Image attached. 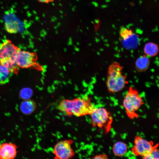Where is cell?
I'll return each instance as SVG.
<instances>
[{"label": "cell", "mask_w": 159, "mask_h": 159, "mask_svg": "<svg viewBox=\"0 0 159 159\" xmlns=\"http://www.w3.org/2000/svg\"><path fill=\"white\" fill-rule=\"evenodd\" d=\"M55 33H56L58 34V32L57 31H55Z\"/></svg>", "instance_id": "f1b7e54d"}, {"label": "cell", "mask_w": 159, "mask_h": 159, "mask_svg": "<svg viewBox=\"0 0 159 159\" xmlns=\"http://www.w3.org/2000/svg\"><path fill=\"white\" fill-rule=\"evenodd\" d=\"M59 1H61V0H59Z\"/></svg>", "instance_id": "e575fe53"}, {"label": "cell", "mask_w": 159, "mask_h": 159, "mask_svg": "<svg viewBox=\"0 0 159 159\" xmlns=\"http://www.w3.org/2000/svg\"><path fill=\"white\" fill-rule=\"evenodd\" d=\"M37 59L36 53L20 50L17 53V62L19 67L27 69L35 67Z\"/></svg>", "instance_id": "52a82bcc"}, {"label": "cell", "mask_w": 159, "mask_h": 159, "mask_svg": "<svg viewBox=\"0 0 159 159\" xmlns=\"http://www.w3.org/2000/svg\"><path fill=\"white\" fill-rule=\"evenodd\" d=\"M20 50L9 40H5L0 44V64L7 67L15 74L19 71L17 58Z\"/></svg>", "instance_id": "7a4b0ae2"}, {"label": "cell", "mask_w": 159, "mask_h": 159, "mask_svg": "<svg viewBox=\"0 0 159 159\" xmlns=\"http://www.w3.org/2000/svg\"><path fill=\"white\" fill-rule=\"evenodd\" d=\"M59 5L60 6H62V4L61 3H59Z\"/></svg>", "instance_id": "d4e9b609"}, {"label": "cell", "mask_w": 159, "mask_h": 159, "mask_svg": "<svg viewBox=\"0 0 159 159\" xmlns=\"http://www.w3.org/2000/svg\"><path fill=\"white\" fill-rule=\"evenodd\" d=\"M58 28V27L57 26H54V29H55V30H56Z\"/></svg>", "instance_id": "603a6c76"}, {"label": "cell", "mask_w": 159, "mask_h": 159, "mask_svg": "<svg viewBox=\"0 0 159 159\" xmlns=\"http://www.w3.org/2000/svg\"><path fill=\"white\" fill-rule=\"evenodd\" d=\"M13 74L8 68L0 64V85L8 83Z\"/></svg>", "instance_id": "4fadbf2b"}, {"label": "cell", "mask_w": 159, "mask_h": 159, "mask_svg": "<svg viewBox=\"0 0 159 159\" xmlns=\"http://www.w3.org/2000/svg\"><path fill=\"white\" fill-rule=\"evenodd\" d=\"M80 31L81 32H82V31L81 30H80Z\"/></svg>", "instance_id": "d6a6232c"}, {"label": "cell", "mask_w": 159, "mask_h": 159, "mask_svg": "<svg viewBox=\"0 0 159 159\" xmlns=\"http://www.w3.org/2000/svg\"><path fill=\"white\" fill-rule=\"evenodd\" d=\"M38 1L42 3H47L49 2V0H38Z\"/></svg>", "instance_id": "ffe728a7"}, {"label": "cell", "mask_w": 159, "mask_h": 159, "mask_svg": "<svg viewBox=\"0 0 159 159\" xmlns=\"http://www.w3.org/2000/svg\"><path fill=\"white\" fill-rule=\"evenodd\" d=\"M94 105L88 96L72 99H64L60 101L58 108L65 115L76 117L90 115L95 108Z\"/></svg>", "instance_id": "6da1fadb"}, {"label": "cell", "mask_w": 159, "mask_h": 159, "mask_svg": "<svg viewBox=\"0 0 159 159\" xmlns=\"http://www.w3.org/2000/svg\"><path fill=\"white\" fill-rule=\"evenodd\" d=\"M53 0H49V2H53Z\"/></svg>", "instance_id": "83f0119b"}, {"label": "cell", "mask_w": 159, "mask_h": 159, "mask_svg": "<svg viewBox=\"0 0 159 159\" xmlns=\"http://www.w3.org/2000/svg\"><path fill=\"white\" fill-rule=\"evenodd\" d=\"M32 95L31 91L29 90L25 89L23 90L21 93V96L23 98L26 100H28V98H30Z\"/></svg>", "instance_id": "2e32d148"}, {"label": "cell", "mask_w": 159, "mask_h": 159, "mask_svg": "<svg viewBox=\"0 0 159 159\" xmlns=\"http://www.w3.org/2000/svg\"><path fill=\"white\" fill-rule=\"evenodd\" d=\"M93 158L96 159H105L107 158V157L105 155H99L96 156Z\"/></svg>", "instance_id": "ac0fdd59"}, {"label": "cell", "mask_w": 159, "mask_h": 159, "mask_svg": "<svg viewBox=\"0 0 159 159\" xmlns=\"http://www.w3.org/2000/svg\"><path fill=\"white\" fill-rule=\"evenodd\" d=\"M57 20V17L55 16H53L52 17L51 21L52 22H55Z\"/></svg>", "instance_id": "d6986e66"}, {"label": "cell", "mask_w": 159, "mask_h": 159, "mask_svg": "<svg viewBox=\"0 0 159 159\" xmlns=\"http://www.w3.org/2000/svg\"><path fill=\"white\" fill-rule=\"evenodd\" d=\"M61 23H60V22H58L57 23V27H58V28H59V27L61 25Z\"/></svg>", "instance_id": "7402d4cb"}, {"label": "cell", "mask_w": 159, "mask_h": 159, "mask_svg": "<svg viewBox=\"0 0 159 159\" xmlns=\"http://www.w3.org/2000/svg\"><path fill=\"white\" fill-rule=\"evenodd\" d=\"M123 67L117 62H114L108 67L106 85L110 93L120 92L127 83V76L122 74Z\"/></svg>", "instance_id": "3957f363"}, {"label": "cell", "mask_w": 159, "mask_h": 159, "mask_svg": "<svg viewBox=\"0 0 159 159\" xmlns=\"http://www.w3.org/2000/svg\"><path fill=\"white\" fill-rule=\"evenodd\" d=\"M119 40L125 49L133 50L136 49L140 43L138 35L132 30L126 27H121L119 31Z\"/></svg>", "instance_id": "5b68a950"}, {"label": "cell", "mask_w": 159, "mask_h": 159, "mask_svg": "<svg viewBox=\"0 0 159 159\" xmlns=\"http://www.w3.org/2000/svg\"><path fill=\"white\" fill-rule=\"evenodd\" d=\"M60 13H61V14H63V11H62V10H60Z\"/></svg>", "instance_id": "cb8c5ba5"}, {"label": "cell", "mask_w": 159, "mask_h": 159, "mask_svg": "<svg viewBox=\"0 0 159 159\" xmlns=\"http://www.w3.org/2000/svg\"><path fill=\"white\" fill-rule=\"evenodd\" d=\"M60 17H61V18H63V16L62 15H61V16Z\"/></svg>", "instance_id": "4316f807"}, {"label": "cell", "mask_w": 159, "mask_h": 159, "mask_svg": "<svg viewBox=\"0 0 159 159\" xmlns=\"http://www.w3.org/2000/svg\"><path fill=\"white\" fill-rule=\"evenodd\" d=\"M150 154L152 159H158L159 158V151L158 149H154Z\"/></svg>", "instance_id": "e0dca14e"}, {"label": "cell", "mask_w": 159, "mask_h": 159, "mask_svg": "<svg viewBox=\"0 0 159 159\" xmlns=\"http://www.w3.org/2000/svg\"><path fill=\"white\" fill-rule=\"evenodd\" d=\"M18 147L15 143L4 142L0 144V159H13L18 153Z\"/></svg>", "instance_id": "30bf717a"}, {"label": "cell", "mask_w": 159, "mask_h": 159, "mask_svg": "<svg viewBox=\"0 0 159 159\" xmlns=\"http://www.w3.org/2000/svg\"><path fill=\"white\" fill-rule=\"evenodd\" d=\"M158 51V46L156 44L152 42H149L145 44L144 52L145 55L148 56H155L157 55Z\"/></svg>", "instance_id": "5bb4252c"}, {"label": "cell", "mask_w": 159, "mask_h": 159, "mask_svg": "<svg viewBox=\"0 0 159 159\" xmlns=\"http://www.w3.org/2000/svg\"><path fill=\"white\" fill-rule=\"evenodd\" d=\"M90 115L93 126H97L100 128L102 127L103 124L106 122L109 118L108 112L102 108H95Z\"/></svg>", "instance_id": "9c48e42d"}, {"label": "cell", "mask_w": 159, "mask_h": 159, "mask_svg": "<svg viewBox=\"0 0 159 159\" xmlns=\"http://www.w3.org/2000/svg\"><path fill=\"white\" fill-rule=\"evenodd\" d=\"M114 154L118 156H123L127 154V147L124 143L119 141L116 143L113 147Z\"/></svg>", "instance_id": "9a60e30c"}, {"label": "cell", "mask_w": 159, "mask_h": 159, "mask_svg": "<svg viewBox=\"0 0 159 159\" xmlns=\"http://www.w3.org/2000/svg\"><path fill=\"white\" fill-rule=\"evenodd\" d=\"M133 153L138 155L143 156L150 154L154 149L152 143L141 137L136 138Z\"/></svg>", "instance_id": "ba28073f"}, {"label": "cell", "mask_w": 159, "mask_h": 159, "mask_svg": "<svg viewBox=\"0 0 159 159\" xmlns=\"http://www.w3.org/2000/svg\"><path fill=\"white\" fill-rule=\"evenodd\" d=\"M45 15H44V14H43V16L44 17H45Z\"/></svg>", "instance_id": "f546056e"}, {"label": "cell", "mask_w": 159, "mask_h": 159, "mask_svg": "<svg viewBox=\"0 0 159 159\" xmlns=\"http://www.w3.org/2000/svg\"><path fill=\"white\" fill-rule=\"evenodd\" d=\"M77 1V2H78L79 1V0H76Z\"/></svg>", "instance_id": "1f68e13d"}, {"label": "cell", "mask_w": 159, "mask_h": 159, "mask_svg": "<svg viewBox=\"0 0 159 159\" xmlns=\"http://www.w3.org/2000/svg\"><path fill=\"white\" fill-rule=\"evenodd\" d=\"M86 28L87 29H88V30L89 29V28H88V27H87Z\"/></svg>", "instance_id": "4dcf8cb0"}, {"label": "cell", "mask_w": 159, "mask_h": 159, "mask_svg": "<svg viewBox=\"0 0 159 159\" xmlns=\"http://www.w3.org/2000/svg\"><path fill=\"white\" fill-rule=\"evenodd\" d=\"M92 22V23H93V22Z\"/></svg>", "instance_id": "836d02e7"}, {"label": "cell", "mask_w": 159, "mask_h": 159, "mask_svg": "<svg viewBox=\"0 0 159 159\" xmlns=\"http://www.w3.org/2000/svg\"><path fill=\"white\" fill-rule=\"evenodd\" d=\"M76 8V7L75 6H74L72 8V10L73 12H74L75 10V8Z\"/></svg>", "instance_id": "44dd1931"}, {"label": "cell", "mask_w": 159, "mask_h": 159, "mask_svg": "<svg viewBox=\"0 0 159 159\" xmlns=\"http://www.w3.org/2000/svg\"><path fill=\"white\" fill-rule=\"evenodd\" d=\"M20 108L21 111L23 114L26 115H30L36 110V104L32 100H25L21 103Z\"/></svg>", "instance_id": "7c38bea8"}, {"label": "cell", "mask_w": 159, "mask_h": 159, "mask_svg": "<svg viewBox=\"0 0 159 159\" xmlns=\"http://www.w3.org/2000/svg\"><path fill=\"white\" fill-rule=\"evenodd\" d=\"M150 63V60L147 56H141L135 62V69L139 72H144L149 69Z\"/></svg>", "instance_id": "8fae6325"}, {"label": "cell", "mask_w": 159, "mask_h": 159, "mask_svg": "<svg viewBox=\"0 0 159 159\" xmlns=\"http://www.w3.org/2000/svg\"><path fill=\"white\" fill-rule=\"evenodd\" d=\"M52 5L53 6H55V4L54 3H52Z\"/></svg>", "instance_id": "484cf974"}, {"label": "cell", "mask_w": 159, "mask_h": 159, "mask_svg": "<svg viewBox=\"0 0 159 159\" xmlns=\"http://www.w3.org/2000/svg\"><path fill=\"white\" fill-rule=\"evenodd\" d=\"M143 103L141 97L138 91L134 87H130L123 101L124 107L127 110V113L130 116L133 117L135 115V111L139 109Z\"/></svg>", "instance_id": "277c9868"}, {"label": "cell", "mask_w": 159, "mask_h": 159, "mask_svg": "<svg viewBox=\"0 0 159 159\" xmlns=\"http://www.w3.org/2000/svg\"><path fill=\"white\" fill-rule=\"evenodd\" d=\"M73 143L72 140L60 141L54 146L53 154L55 159H69L75 156V151L72 147Z\"/></svg>", "instance_id": "8992f818"}]
</instances>
